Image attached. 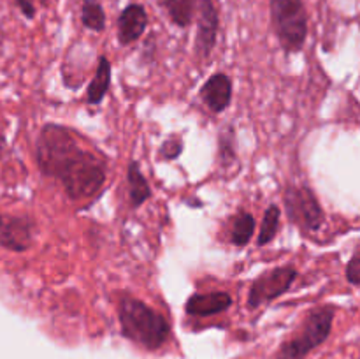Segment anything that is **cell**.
<instances>
[{"label": "cell", "mask_w": 360, "mask_h": 359, "mask_svg": "<svg viewBox=\"0 0 360 359\" xmlns=\"http://www.w3.org/2000/svg\"><path fill=\"white\" fill-rule=\"evenodd\" d=\"M334 308L333 306H320L315 308L302 324L301 331L294 338L283 344L278 359H304L309 352L326 341L333 327Z\"/></svg>", "instance_id": "cell-4"}, {"label": "cell", "mask_w": 360, "mask_h": 359, "mask_svg": "<svg viewBox=\"0 0 360 359\" xmlns=\"http://www.w3.org/2000/svg\"><path fill=\"white\" fill-rule=\"evenodd\" d=\"M162 153H164L167 158L178 157V155L181 153V139H178V137H171V139L165 141L164 146H162Z\"/></svg>", "instance_id": "cell-19"}, {"label": "cell", "mask_w": 360, "mask_h": 359, "mask_svg": "<svg viewBox=\"0 0 360 359\" xmlns=\"http://www.w3.org/2000/svg\"><path fill=\"white\" fill-rule=\"evenodd\" d=\"M34 225L21 217L0 213V245L13 252H23L32 243Z\"/></svg>", "instance_id": "cell-8"}, {"label": "cell", "mask_w": 360, "mask_h": 359, "mask_svg": "<svg viewBox=\"0 0 360 359\" xmlns=\"http://www.w3.org/2000/svg\"><path fill=\"white\" fill-rule=\"evenodd\" d=\"M278 229H280V208L276 204H271L266 213H264L262 227H260L259 234V245H267L269 241H273Z\"/></svg>", "instance_id": "cell-17"}, {"label": "cell", "mask_w": 360, "mask_h": 359, "mask_svg": "<svg viewBox=\"0 0 360 359\" xmlns=\"http://www.w3.org/2000/svg\"><path fill=\"white\" fill-rule=\"evenodd\" d=\"M197 35L195 51L200 56H210L217 44L218 27H220V14H218L214 0H195Z\"/></svg>", "instance_id": "cell-7"}, {"label": "cell", "mask_w": 360, "mask_h": 359, "mask_svg": "<svg viewBox=\"0 0 360 359\" xmlns=\"http://www.w3.org/2000/svg\"><path fill=\"white\" fill-rule=\"evenodd\" d=\"M347 278L350 284L360 285V252L355 253L347 266Z\"/></svg>", "instance_id": "cell-18"}, {"label": "cell", "mask_w": 360, "mask_h": 359, "mask_svg": "<svg viewBox=\"0 0 360 359\" xmlns=\"http://www.w3.org/2000/svg\"><path fill=\"white\" fill-rule=\"evenodd\" d=\"M271 21L281 48L301 51L308 37V13L304 0H271Z\"/></svg>", "instance_id": "cell-3"}, {"label": "cell", "mask_w": 360, "mask_h": 359, "mask_svg": "<svg viewBox=\"0 0 360 359\" xmlns=\"http://www.w3.org/2000/svg\"><path fill=\"white\" fill-rule=\"evenodd\" d=\"M109 83H111V63H109L105 56H101L94 80H91L90 87H88L86 101L90 104H98L105 97V94H108Z\"/></svg>", "instance_id": "cell-13"}, {"label": "cell", "mask_w": 360, "mask_h": 359, "mask_svg": "<svg viewBox=\"0 0 360 359\" xmlns=\"http://www.w3.org/2000/svg\"><path fill=\"white\" fill-rule=\"evenodd\" d=\"M14 4H16V7L20 9V13L23 14L27 20H34L37 11H35V6L32 0H14Z\"/></svg>", "instance_id": "cell-20"}, {"label": "cell", "mask_w": 360, "mask_h": 359, "mask_svg": "<svg viewBox=\"0 0 360 359\" xmlns=\"http://www.w3.org/2000/svg\"><path fill=\"white\" fill-rule=\"evenodd\" d=\"M200 97L214 113L227 109L232 99V81L227 74H213L200 88Z\"/></svg>", "instance_id": "cell-10"}, {"label": "cell", "mask_w": 360, "mask_h": 359, "mask_svg": "<svg viewBox=\"0 0 360 359\" xmlns=\"http://www.w3.org/2000/svg\"><path fill=\"white\" fill-rule=\"evenodd\" d=\"M81 23L84 28L102 32L105 28V11L98 0H83L81 4Z\"/></svg>", "instance_id": "cell-15"}, {"label": "cell", "mask_w": 360, "mask_h": 359, "mask_svg": "<svg viewBox=\"0 0 360 359\" xmlns=\"http://www.w3.org/2000/svg\"><path fill=\"white\" fill-rule=\"evenodd\" d=\"M148 27V13L141 4H129L118 16V41L127 46L136 42Z\"/></svg>", "instance_id": "cell-9"}, {"label": "cell", "mask_w": 360, "mask_h": 359, "mask_svg": "<svg viewBox=\"0 0 360 359\" xmlns=\"http://www.w3.org/2000/svg\"><path fill=\"white\" fill-rule=\"evenodd\" d=\"M37 164L46 176L60 180L70 199L91 197L105 183V168L77 144L72 130L46 123L37 139Z\"/></svg>", "instance_id": "cell-1"}, {"label": "cell", "mask_w": 360, "mask_h": 359, "mask_svg": "<svg viewBox=\"0 0 360 359\" xmlns=\"http://www.w3.org/2000/svg\"><path fill=\"white\" fill-rule=\"evenodd\" d=\"M295 277H297V271L292 266L274 267V270L262 273L259 278H255L252 289H250L248 306L250 308H259L260 305H266V303L280 298L281 294L288 291Z\"/></svg>", "instance_id": "cell-6"}, {"label": "cell", "mask_w": 360, "mask_h": 359, "mask_svg": "<svg viewBox=\"0 0 360 359\" xmlns=\"http://www.w3.org/2000/svg\"><path fill=\"white\" fill-rule=\"evenodd\" d=\"M232 298L227 292H207V294H193L186 301V313L195 317H207L220 313L231 306Z\"/></svg>", "instance_id": "cell-11"}, {"label": "cell", "mask_w": 360, "mask_h": 359, "mask_svg": "<svg viewBox=\"0 0 360 359\" xmlns=\"http://www.w3.org/2000/svg\"><path fill=\"white\" fill-rule=\"evenodd\" d=\"M118 315L123 336L150 351L162 347L171 333L167 320L160 313L130 296H125L120 301Z\"/></svg>", "instance_id": "cell-2"}, {"label": "cell", "mask_w": 360, "mask_h": 359, "mask_svg": "<svg viewBox=\"0 0 360 359\" xmlns=\"http://www.w3.org/2000/svg\"><path fill=\"white\" fill-rule=\"evenodd\" d=\"M253 231H255V218L250 213L243 211L232 222V243L236 246H245L252 239Z\"/></svg>", "instance_id": "cell-16"}, {"label": "cell", "mask_w": 360, "mask_h": 359, "mask_svg": "<svg viewBox=\"0 0 360 359\" xmlns=\"http://www.w3.org/2000/svg\"><path fill=\"white\" fill-rule=\"evenodd\" d=\"M285 206L290 220L304 231H316L323 224L322 208L308 187H288L285 192Z\"/></svg>", "instance_id": "cell-5"}, {"label": "cell", "mask_w": 360, "mask_h": 359, "mask_svg": "<svg viewBox=\"0 0 360 359\" xmlns=\"http://www.w3.org/2000/svg\"><path fill=\"white\" fill-rule=\"evenodd\" d=\"M39 2H41L42 6H48V0H39Z\"/></svg>", "instance_id": "cell-21"}, {"label": "cell", "mask_w": 360, "mask_h": 359, "mask_svg": "<svg viewBox=\"0 0 360 359\" xmlns=\"http://www.w3.org/2000/svg\"><path fill=\"white\" fill-rule=\"evenodd\" d=\"M127 178H129V190H130V201H132L134 208H139L141 204L146 203L151 197V189L148 185L146 178L141 172L139 164L132 162L129 165V172H127Z\"/></svg>", "instance_id": "cell-14"}, {"label": "cell", "mask_w": 360, "mask_h": 359, "mask_svg": "<svg viewBox=\"0 0 360 359\" xmlns=\"http://www.w3.org/2000/svg\"><path fill=\"white\" fill-rule=\"evenodd\" d=\"M157 2L176 27L186 28L192 25L195 18V0H157Z\"/></svg>", "instance_id": "cell-12"}]
</instances>
